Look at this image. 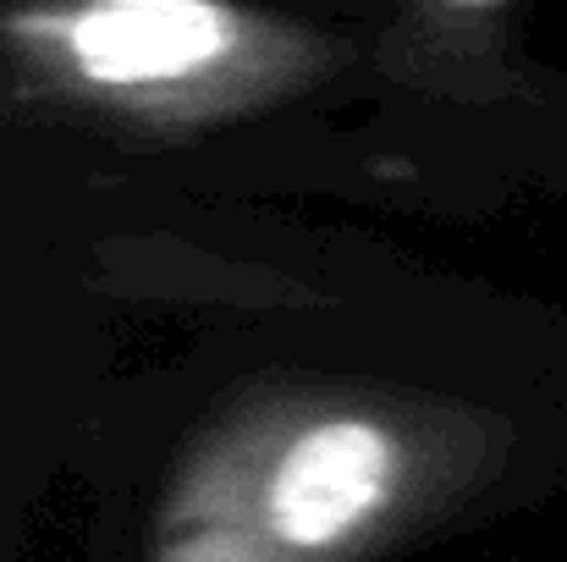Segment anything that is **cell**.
I'll use <instances>...</instances> for the list:
<instances>
[{"label":"cell","instance_id":"6da1fadb","mask_svg":"<svg viewBox=\"0 0 567 562\" xmlns=\"http://www.w3.org/2000/svg\"><path fill=\"white\" fill-rule=\"evenodd\" d=\"M485 463L474 408L370 380H265L183 447L150 562H364L457 502Z\"/></svg>","mask_w":567,"mask_h":562},{"label":"cell","instance_id":"7a4b0ae2","mask_svg":"<svg viewBox=\"0 0 567 562\" xmlns=\"http://www.w3.org/2000/svg\"><path fill=\"white\" fill-rule=\"evenodd\" d=\"M337 61L331 33L248 0L0 6V67L28 100L150 139L248 122Z\"/></svg>","mask_w":567,"mask_h":562},{"label":"cell","instance_id":"3957f363","mask_svg":"<svg viewBox=\"0 0 567 562\" xmlns=\"http://www.w3.org/2000/svg\"><path fill=\"white\" fill-rule=\"evenodd\" d=\"M402 6L419 11L424 22H457V28H468V22H491V17L513 11L518 0H402Z\"/></svg>","mask_w":567,"mask_h":562}]
</instances>
